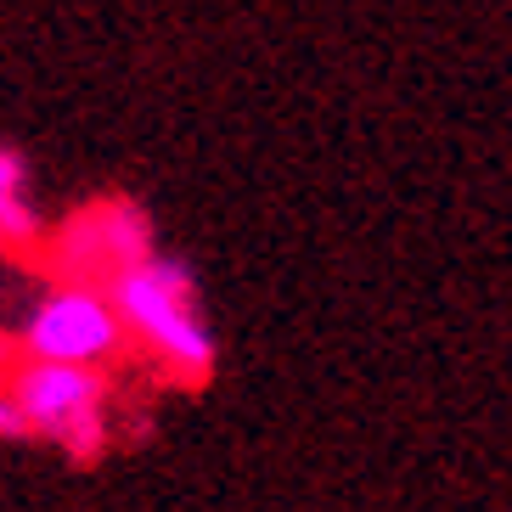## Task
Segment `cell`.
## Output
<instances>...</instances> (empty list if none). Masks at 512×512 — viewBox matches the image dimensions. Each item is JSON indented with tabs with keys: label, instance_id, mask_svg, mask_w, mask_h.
Wrapping results in <instances>:
<instances>
[{
	"label": "cell",
	"instance_id": "cell-1",
	"mask_svg": "<svg viewBox=\"0 0 512 512\" xmlns=\"http://www.w3.org/2000/svg\"><path fill=\"white\" fill-rule=\"evenodd\" d=\"M113 304H119L124 327H130V344H141L152 355V366L181 383V389H197L214 377V332L197 310V287L192 271L181 259L147 254L141 265L119 271L107 282Z\"/></svg>",
	"mask_w": 512,
	"mask_h": 512
},
{
	"label": "cell",
	"instance_id": "cell-2",
	"mask_svg": "<svg viewBox=\"0 0 512 512\" xmlns=\"http://www.w3.org/2000/svg\"><path fill=\"white\" fill-rule=\"evenodd\" d=\"M12 394L29 434L57 439L68 456H102L107 451V417H113V383L102 366H68V361H23L12 366Z\"/></svg>",
	"mask_w": 512,
	"mask_h": 512
},
{
	"label": "cell",
	"instance_id": "cell-3",
	"mask_svg": "<svg viewBox=\"0 0 512 512\" xmlns=\"http://www.w3.org/2000/svg\"><path fill=\"white\" fill-rule=\"evenodd\" d=\"M130 349L113 293L96 282H57L46 299H34L23 321V355L29 361H68V366H119Z\"/></svg>",
	"mask_w": 512,
	"mask_h": 512
},
{
	"label": "cell",
	"instance_id": "cell-4",
	"mask_svg": "<svg viewBox=\"0 0 512 512\" xmlns=\"http://www.w3.org/2000/svg\"><path fill=\"white\" fill-rule=\"evenodd\" d=\"M40 254L51 259V271L62 282H96L107 287L119 271L141 265L152 254V231H147V214L124 197H102L91 209L68 214L57 226V237H46Z\"/></svg>",
	"mask_w": 512,
	"mask_h": 512
},
{
	"label": "cell",
	"instance_id": "cell-5",
	"mask_svg": "<svg viewBox=\"0 0 512 512\" xmlns=\"http://www.w3.org/2000/svg\"><path fill=\"white\" fill-rule=\"evenodd\" d=\"M0 248H17V254L46 248V226H40L29 197V169L6 147H0Z\"/></svg>",
	"mask_w": 512,
	"mask_h": 512
},
{
	"label": "cell",
	"instance_id": "cell-6",
	"mask_svg": "<svg viewBox=\"0 0 512 512\" xmlns=\"http://www.w3.org/2000/svg\"><path fill=\"white\" fill-rule=\"evenodd\" d=\"M17 434H29V417L17 406L12 383H0V439H17Z\"/></svg>",
	"mask_w": 512,
	"mask_h": 512
},
{
	"label": "cell",
	"instance_id": "cell-7",
	"mask_svg": "<svg viewBox=\"0 0 512 512\" xmlns=\"http://www.w3.org/2000/svg\"><path fill=\"white\" fill-rule=\"evenodd\" d=\"M6 366H12V338L0 332V377H6Z\"/></svg>",
	"mask_w": 512,
	"mask_h": 512
}]
</instances>
